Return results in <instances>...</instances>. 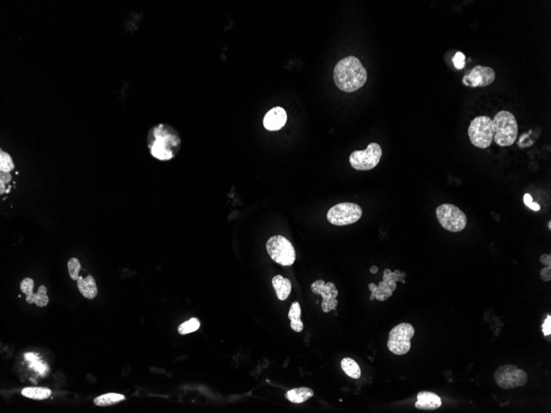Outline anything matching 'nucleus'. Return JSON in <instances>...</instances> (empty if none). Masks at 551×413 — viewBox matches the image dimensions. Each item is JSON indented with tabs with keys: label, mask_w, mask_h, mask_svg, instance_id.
<instances>
[{
	"label": "nucleus",
	"mask_w": 551,
	"mask_h": 413,
	"mask_svg": "<svg viewBox=\"0 0 551 413\" xmlns=\"http://www.w3.org/2000/svg\"><path fill=\"white\" fill-rule=\"evenodd\" d=\"M147 145L153 158L160 161H169L178 154L182 140L175 128L168 124L160 123L149 129Z\"/></svg>",
	"instance_id": "1"
},
{
	"label": "nucleus",
	"mask_w": 551,
	"mask_h": 413,
	"mask_svg": "<svg viewBox=\"0 0 551 413\" xmlns=\"http://www.w3.org/2000/svg\"><path fill=\"white\" fill-rule=\"evenodd\" d=\"M333 79L342 91L352 93L363 87L368 80V71L357 57H348L337 64Z\"/></svg>",
	"instance_id": "2"
},
{
	"label": "nucleus",
	"mask_w": 551,
	"mask_h": 413,
	"mask_svg": "<svg viewBox=\"0 0 551 413\" xmlns=\"http://www.w3.org/2000/svg\"><path fill=\"white\" fill-rule=\"evenodd\" d=\"M493 141L500 147L512 146L517 140L518 125L515 116L508 111H501L493 120Z\"/></svg>",
	"instance_id": "3"
},
{
	"label": "nucleus",
	"mask_w": 551,
	"mask_h": 413,
	"mask_svg": "<svg viewBox=\"0 0 551 413\" xmlns=\"http://www.w3.org/2000/svg\"><path fill=\"white\" fill-rule=\"evenodd\" d=\"M468 135L474 146L483 149L489 148L494 135L493 120L487 116L476 117L468 128Z\"/></svg>",
	"instance_id": "4"
},
{
	"label": "nucleus",
	"mask_w": 551,
	"mask_h": 413,
	"mask_svg": "<svg viewBox=\"0 0 551 413\" xmlns=\"http://www.w3.org/2000/svg\"><path fill=\"white\" fill-rule=\"evenodd\" d=\"M267 251L271 258L281 266H292L296 261L294 247L287 238L281 235L271 237L267 242Z\"/></svg>",
	"instance_id": "5"
},
{
	"label": "nucleus",
	"mask_w": 551,
	"mask_h": 413,
	"mask_svg": "<svg viewBox=\"0 0 551 413\" xmlns=\"http://www.w3.org/2000/svg\"><path fill=\"white\" fill-rule=\"evenodd\" d=\"M441 227L452 233L462 231L467 225V217L460 208L452 204H442L436 210Z\"/></svg>",
	"instance_id": "6"
},
{
	"label": "nucleus",
	"mask_w": 551,
	"mask_h": 413,
	"mask_svg": "<svg viewBox=\"0 0 551 413\" xmlns=\"http://www.w3.org/2000/svg\"><path fill=\"white\" fill-rule=\"evenodd\" d=\"M414 334V328L409 323L404 322L397 325L389 333L388 348L395 355H405L410 350L411 339Z\"/></svg>",
	"instance_id": "7"
},
{
	"label": "nucleus",
	"mask_w": 551,
	"mask_h": 413,
	"mask_svg": "<svg viewBox=\"0 0 551 413\" xmlns=\"http://www.w3.org/2000/svg\"><path fill=\"white\" fill-rule=\"evenodd\" d=\"M362 216V209L357 204L343 202L331 207L327 213V218L332 225L337 226L356 223Z\"/></svg>",
	"instance_id": "8"
},
{
	"label": "nucleus",
	"mask_w": 551,
	"mask_h": 413,
	"mask_svg": "<svg viewBox=\"0 0 551 413\" xmlns=\"http://www.w3.org/2000/svg\"><path fill=\"white\" fill-rule=\"evenodd\" d=\"M382 157V149L379 144L371 143L365 150L352 152L349 158L353 169L359 171H368L379 164Z\"/></svg>",
	"instance_id": "9"
},
{
	"label": "nucleus",
	"mask_w": 551,
	"mask_h": 413,
	"mask_svg": "<svg viewBox=\"0 0 551 413\" xmlns=\"http://www.w3.org/2000/svg\"><path fill=\"white\" fill-rule=\"evenodd\" d=\"M495 382L504 390L522 387L528 382V374L513 365H505L495 371Z\"/></svg>",
	"instance_id": "10"
},
{
	"label": "nucleus",
	"mask_w": 551,
	"mask_h": 413,
	"mask_svg": "<svg viewBox=\"0 0 551 413\" xmlns=\"http://www.w3.org/2000/svg\"><path fill=\"white\" fill-rule=\"evenodd\" d=\"M398 281H402V283L405 284L404 278L401 277V271L396 270L395 272L389 269H385L383 276V281L380 282L379 286H376L375 284L371 283L369 285V290L372 291V295L379 301H385L389 297L392 296L393 291L396 290Z\"/></svg>",
	"instance_id": "11"
},
{
	"label": "nucleus",
	"mask_w": 551,
	"mask_h": 413,
	"mask_svg": "<svg viewBox=\"0 0 551 413\" xmlns=\"http://www.w3.org/2000/svg\"><path fill=\"white\" fill-rule=\"evenodd\" d=\"M496 74L493 69L477 65L463 77L462 84L469 88H484L493 84Z\"/></svg>",
	"instance_id": "12"
},
{
	"label": "nucleus",
	"mask_w": 551,
	"mask_h": 413,
	"mask_svg": "<svg viewBox=\"0 0 551 413\" xmlns=\"http://www.w3.org/2000/svg\"><path fill=\"white\" fill-rule=\"evenodd\" d=\"M311 290L314 294H320L322 296L321 306L324 313H329L331 310H336L338 304L336 299L338 295V291L333 282L325 283L323 280H318L312 284Z\"/></svg>",
	"instance_id": "13"
},
{
	"label": "nucleus",
	"mask_w": 551,
	"mask_h": 413,
	"mask_svg": "<svg viewBox=\"0 0 551 413\" xmlns=\"http://www.w3.org/2000/svg\"><path fill=\"white\" fill-rule=\"evenodd\" d=\"M287 121V114L285 109L276 106L268 111L264 118V126L270 131L281 130Z\"/></svg>",
	"instance_id": "14"
},
{
	"label": "nucleus",
	"mask_w": 551,
	"mask_h": 413,
	"mask_svg": "<svg viewBox=\"0 0 551 413\" xmlns=\"http://www.w3.org/2000/svg\"><path fill=\"white\" fill-rule=\"evenodd\" d=\"M441 406V398L432 392H420L415 402V407L420 410H436Z\"/></svg>",
	"instance_id": "15"
},
{
	"label": "nucleus",
	"mask_w": 551,
	"mask_h": 413,
	"mask_svg": "<svg viewBox=\"0 0 551 413\" xmlns=\"http://www.w3.org/2000/svg\"><path fill=\"white\" fill-rule=\"evenodd\" d=\"M77 282L78 290L83 296L89 299H93L97 295V287L96 281L91 275L85 277H80Z\"/></svg>",
	"instance_id": "16"
},
{
	"label": "nucleus",
	"mask_w": 551,
	"mask_h": 413,
	"mask_svg": "<svg viewBox=\"0 0 551 413\" xmlns=\"http://www.w3.org/2000/svg\"><path fill=\"white\" fill-rule=\"evenodd\" d=\"M273 286L277 298L281 301L285 300L292 292V282L290 280L280 275L273 277Z\"/></svg>",
	"instance_id": "17"
},
{
	"label": "nucleus",
	"mask_w": 551,
	"mask_h": 413,
	"mask_svg": "<svg viewBox=\"0 0 551 413\" xmlns=\"http://www.w3.org/2000/svg\"><path fill=\"white\" fill-rule=\"evenodd\" d=\"M313 396V391L309 388H296L289 390L285 394V398L293 403H302Z\"/></svg>",
	"instance_id": "18"
},
{
	"label": "nucleus",
	"mask_w": 551,
	"mask_h": 413,
	"mask_svg": "<svg viewBox=\"0 0 551 413\" xmlns=\"http://www.w3.org/2000/svg\"><path fill=\"white\" fill-rule=\"evenodd\" d=\"M301 305L297 301H295L291 306L288 313V318L291 319V327L296 333H301L304 329V324L301 319Z\"/></svg>",
	"instance_id": "19"
},
{
	"label": "nucleus",
	"mask_w": 551,
	"mask_h": 413,
	"mask_svg": "<svg viewBox=\"0 0 551 413\" xmlns=\"http://www.w3.org/2000/svg\"><path fill=\"white\" fill-rule=\"evenodd\" d=\"M51 390L44 387L25 388L22 390V394L26 398L34 400H45L51 396Z\"/></svg>",
	"instance_id": "20"
},
{
	"label": "nucleus",
	"mask_w": 551,
	"mask_h": 413,
	"mask_svg": "<svg viewBox=\"0 0 551 413\" xmlns=\"http://www.w3.org/2000/svg\"><path fill=\"white\" fill-rule=\"evenodd\" d=\"M341 367L344 373L352 379H357L361 377V369L354 360L351 358H344L342 360Z\"/></svg>",
	"instance_id": "21"
},
{
	"label": "nucleus",
	"mask_w": 551,
	"mask_h": 413,
	"mask_svg": "<svg viewBox=\"0 0 551 413\" xmlns=\"http://www.w3.org/2000/svg\"><path fill=\"white\" fill-rule=\"evenodd\" d=\"M125 399V398L124 395L111 393V394H103L101 396L97 397V398H94L93 402H94V404L97 405L98 407H107V406L117 404L118 402L124 401Z\"/></svg>",
	"instance_id": "22"
},
{
	"label": "nucleus",
	"mask_w": 551,
	"mask_h": 413,
	"mask_svg": "<svg viewBox=\"0 0 551 413\" xmlns=\"http://www.w3.org/2000/svg\"><path fill=\"white\" fill-rule=\"evenodd\" d=\"M200 326H201V323H200L199 319L197 318H193L180 325L178 328H177V332L181 335H186L188 333H194V332L197 331L199 329Z\"/></svg>",
	"instance_id": "23"
},
{
	"label": "nucleus",
	"mask_w": 551,
	"mask_h": 413,
	"mask_svg": "<svg viewBox=\"0 0 551 413\" xmlns=\"http://www.w3.org/2000/svg\"><path fill=\"white\" fill-rule=\"evenodd\" d=\"M14 169V163L10 154L1 150L0 152V171L10 173Z\"/></svg>",
	"instance_id": "24"
},
{
	"label": "nucleus",
	"mask_w": 551,
	"mask_h": 413,
	"mask_svg": "<svg viewBox=\"0 0 551 413\" xmlns=\"http://www.w3.org/2000/svg\"><path fill=\"white\" fill-rule=\"evenodd\" d=\"M81 270V265L80 261L77 258H70L68 262V270H69V277L74 281H78L80 278L78 273Z\"/></svg>",
	"instance_id": "25"
},
{
	"label": "nucleus",
	"mask_w": 551,
	"mask_h": 413,
	"mask_svg": "<svg viewBox=\"0 0 551 413\" xmlns=\"http://www.w3.org/2000/svg\"><path fill=\"white\" fill-rule=\"evenodd\" d=\"M47 289L46 286H41L38 288L37 292L36 293V301H35V305L38 306V307H45L49 303V298H48Z\"/></svg>",
	"instance_id": "26"
},
{
	"label": "nucleus",
	"mask_w": 551,
	"mask_h": 413,
	"mask_svg": "<svg viewBox=\"0 0 551 413\" xmlns=\"http://www.w3.org/2000/svg\"><path fill=\"white\" fill-rule=\"evenodd\" d=\"M33 288H34V281L32 278H25L20 284V289L26 295L33 293Z\"/></svg>",
	"instance_id": "27"
},
{
	"label": "nucleus",
	"mask_w": 551,
	"mask_h": 413,
	"mask_svg": "<svg viewBox=\"0 0 551 413\" xmlns=\"http://www.w3.org/2000/svg\"><path fill=\"white\" fill-rule=\"evenodd\" d=\"M452 61H453V64H454L456 69H462L465 68V56L463 54L462 52H456V54H455Z\"/></svg>",
	"instance_id": "28"
},
{
	"label": "nucleus",
	"mask_w": 551,
	"mask_h": 413,
	"mask_svg": "<svg viewBox=\"0 0 551 413\" xmlns=\"http://www.w3.org/2000/svg\"><path fill=\"white\" fill-rule=\"evenodd\" d=\"M523 201H524V204H525L526 206L529 207L531 210H534V211H539L540 210V205L536 203V202H534L532 196L528 194V193L524 195Z\"/></svg>",
	"instance_id": "29"
},
{
	"label": "nucleus",
	"mask_w": 551,
	"mask_h": 413,
	"mask_svg": "<svg viewBox=\"0 0 551 413\" xmlns=\"http://www.w3.org/2000/svg\"><path fill=\"white\" fill-rule=\"evenodd\" d=\"M542 332L545 337H548L551 334V316L549 314L547 315L545 322L543 323Z\"/></svg>",
	"instance_id": "30"
},
{
	"label": "nucleus",
	"mask_w": 551,
	"mask_h": 413,
	"mask_svg": "<svg viewBox=\"0 0 551 413\" xmlns=\"http://www.w3.org/2000/svg\"><path fill=\"white\" fill-rule=\"evenodd\" d=\"M540 277L543 281H551V267H544L541 269L540 272Z\"/></svg>",
	"instance_id": "31"
},
{
	"label": "nucleus",
	"mask_w": 551,
	"mask_h": 413,
	"mask_svg": "<svg viewBox=\"0 0 551 413\" xmlns=\"http://www.w3.org/2000/svg\"><path fill=\"white\" fill-rule=\"evenodd\" d=\"M31 366H33L34 369H36L37 371H39V372L42 374H43L44 372H46V370H47V367H46V366H44V365H42V364L40 363L38 361H36V362H32V365H31Z\"/></svg>",
	"instance_id": "32"
},
{
	"label": "nucleus",
	"mask_w": 551,
	"mask_h": 413,
	"mask_svg": "<svg viewBox=\"0 0 551 413\" xmlns=\"http://www.w3.org/2000/svg\"><path fill=\"white\" fill-rule=\"evenodd\" d=\"M540 261L543 265L547 267H551V255L550 254H543L540 258Z\"/></svg>",
	"instance_id": "33"
},
{
	"label": "nucleus",
	"mask_w": 551,
	"mask_h": 413,
	"mask_svg": "<svg viewBox=\"0 0 551 413\" xmlns=\"http://www.w3.org/2000/svg\"><path fill=\"white\" fill-rule=\"evenodd\" d=\"M12 180V176L10 175L9 173H5V172H0V181L5 182V184L9 183Z\"/></svg>",
	"instance_id": "34"
},
{
	"label": "nucleus",
	"mask_w": 551,
	"mask_h": 413,
	"mask_svg": "<svg viewBox=\"0 0 551 413\" xmlns=\"http://www.w3.org/2000/svg\"><path fill=\"white\" fill-rule=\"evenodd\" d=\"M26 301L27 303L30 304V305L35 304V301H36V294L32 293V294H29V295H26Z\"/></svg>",
	"instance_id": "35"
},
{
	"label": "nucleus",
	"mask_w": 551,
	"mask_h": 413,
	"mask_svg": "<svg viewBox=\"0 0 551 413\" xmlns=\"http://www.w3.org/2000/svg\"><path fill=\"white\" fill-rule=\"evenodd\" d=\"M25 358L31 362H36V361H37V355L33 354V353H27V354H25Z\"/></svg>",
	"instance_id": "36"
},
{
	"label": "nucleus",
	"mask_w": 551,
	"mask_h": 413,
	"mask_svg": "<svg viewBox=\"0 0 551 413\" xmlns=\"http://www.w3.org/2000/svg\"><path fill=\"white\" fill-rule=\"evenodd\" d=\"M6 191V186H5V183L2 181H0V194L3 195L4 193Z\"/></svg>",
	"instance_id": "37"
},
{
	"label": "nucleus",
	"mask_w": 551,
	"mask_h": 413,
	"mask_svg": "<svg viewBox=\"0 0 551 413\" xmlns=\"http://www.w3.org/2000/svg\"><path fill=\"white\" fill-rule=\"evenodd\" d=\"M370 270H371V272H372V274H376V273L378 272V267L376 266H372L371 269H370Z\"/></svg>",
	"instance_id": "38"
},
{
	"label": "nucleus",
	"mask_w": 551,
	"mask_h": 413,
	"mask_svg": "<svg viewBox=\"0 0 551 413\" xmlns=\"http://www.w3.org/2000/svg\"><path fill=\"white\" fill-rule=\"evenodd\" d=\"M548 227H549V230H551V222H550V221H549V223H548Z\"/></svg>",
	"instance_id": "39"
}]
</instances>
